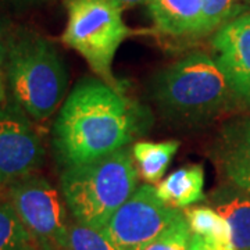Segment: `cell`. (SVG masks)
<instances>
[{
    "label": "cell",
    "mask_w": 250,
    "mask_h": 250,
    "mask_svg": "<svg viewBox=\"0 0 250 250\" xmlns=\"http://www.w3.org/2000/svg\"><path fill=\"white\" fill-rule=\"evenodd\" d=\"M41 1H45V0H0L1 4H6L9 7H13V9H25L29 6L38 4Z\"/></svg>",
    "instance_id": "cell-21"
},
{
    "label": "cell",
    "mask_w": 250,
    "mask_h": 250,
    "mask_svg": "<svg viewBox=\"0 0 250 250\" xmlns=\"http://www.w3.org/2000/svg\"><path fill=\"white\" fill-rule=\"evenodd\" d=\"M203 0H152L149 13L156 28L170 36L196 35Z\"/></svg>",
    "instance_id": "cell-11"
},
{
    "label": "cell",
    "mask_w": 250,
    "mask_h": 250,
    "mask_svg": "<svg viewBox=\"0 0 250 250\" xmlns=\"http://www.w3.org/2000/svg\"><path fill=\"white\" fill-rule=\"evenodd\" d=\"M215 210L231 229L235 250H250V196L248 192L221 189L213 195Z\"/></svg>",
    "instance_id": "cell-13"
},
{
    "label": "cell",
    "mask_w": 250,
    "mask_h": 250,
    "mask_svg": "<svg viewBox=\"0 0 250 250\" xmlns=\"http://www.w3.org/2000/svg\"><path fill=\"white\" fill-rule=\"evenodd\" d=\"M236 7V0H203L202 18L196 36L211 34L232 20Z\"/></svg>",
    "instance_id": "cell-18"
},
{
    "label": "cell",
    "mask_w": 250,
    "mask_h": 250,
    "mask_svg": "<svg viewBox=\"0 0 250 250\" xmlns=\"http://www.w3.org/2000/svg\"><path fill=\"white\" fill-rule=\"evenodd\" d=\"M17 102L7 99L0 106V188L36 174L45 160V149Z\"/></svg>",
    "instance_id": "cell-8"
},
{
    "label": "cell",
    "mask_w": 250,
    "mask_h": 250,
    "mask_svg": "<svg viewBox=\"0 0 250 250\" xmlns=\"http://www.w3.org/2000/svg\"><path fill=\"white\" fill-rule=\"evenodd\" d=\"M11 99L34 121H46L65 100L68 72L54 45L28 29L11 32L3 65Z\"/></svg>",
    "instance_id": "cell-2"
},
{
    "label": "cell",
    "mask_w": 250,
    "mask_h": 250,
    "mask_svg": "<svg viewBox=\"0 0 250 250\" xmlns=\"http://www.w3.org/2000/svg\"><path fill=\"white\" fill-rule=\"evenodd\" d=\"M156 193L174 208H184L205 199V170L202 166H187L159 182Z\"/></svg>",
    "instance_id": "cell-12"
},
{
    "label": "cell",
    "mask_w": 250,
    "mask_h": 250,
    "mask_svg": "<svg viewBox=\"0 0 250 250\" xmlns=\"http://www.w3.org/2000/svg\"><path fill=\"white\" fill-rule=\"evenodd\" d=\"M0 250H38L9 200H0Z\"/></svg>",
    "instance_id": "cell-16"
},
{
    "label": "cell",
    "mask_w": 250,
    "mask_h": 250,
    "mask_svg": "<svg viewBox=\"0 0 250 250\" xmlns=\"http://www.w3.org/2000/svg\"><path fill=\"white\" fill-rule=\"evenodd\" d=\"M218 157L228 181L250 193V120L223 131Z\"/></svg>",
    "instance_id": "cell-10"
},
{
    "label": "cell",
    "mask_w": 250,
    "mask_h": 250,
    "mask_svg": "<svg viewBox=\"0 0 250 250\" xmlns=\"http://www.w3.org/2000/svg\"><path fill=\"white\" fill-rule=\"evenodd\" d=\"M7 83H6V77L4 72L0 68V106L7 102Z\"/></svg>",
    "instance_id": "cell-23"
},
{
    "label": "cell",
    "mask_w": 250,
    "mask_h": 250,
    "mask_svg": "<svg viewBox=\"0 0 250 250\" xmlns=\"http://www.w3.org/2000/svg\"><path fill=\"white\" fill-rule=\"evenodd\" d=\"M193 235L189 229L185 215L168 228L159 238H156L142 250H190Z\"/></svg>",
    "instance_id": "cell-19"
},
{
    "label": "cell",
    "mask_w": 250,
    "mask_h": 250,
    "mask_svg": "<svg viewBox=\"0 0 250 250\" xmlns=\"http://www.w3.org/2000/svg\"><path fill=\"white\" fill-rule=\"evenodd\" d=\"M138 103L96 78H85L65 98L53 125V150L64 168L99 160L126 147L146 129Z\"/></svg>",
    "instance_id": "cell-1"
},
{
    "label": "cell",
    "mask_w": 250,
    "mask_h": 250,
    "mask_svg": "<svg viewBox=\"0 0 250 250\" xmlns=\"http://www.w3.org/2000/svg\"><path fill=\"white\" fill-rule=\"evenodd\" d=\"M184 215L192 235L200 236L224 250H235L229 225L215 208L207 206L188 207Z\"/></svg>",
    "instance_id": "cell-14"
},
{
    "label": "cell",
    "mask_w": 250,
    "mask_h": 250,
    "mask_svg": "<svg viewBox=\"0 0 250 250\" xmlns=\"http://www.w3.org/2000/svg\"><path fill=\"white\" fill-rule=\"evenodd\" d=\"M7 200L35 242L38 250H62L68 232V207L43 177L31 175L7 188Z\"/></svg>",
    "instance_id": "cell-6"
},
{
    "label": "cell",
    "mask_w": 250,
    "mask_h": 250,
    "mask_svg": "<svg viewBox=\"0 0 250 250\" xmlns=\"http://www.w3.org/2000/svg\"><path fill=\"white\" fill-rule=\"evenodd\" d=\"M179 149L178 141L163 142H138L132 147L135 161L138 163L139 174L149 184H157L164 177L168 164Z\"/></svg>",
    "instance_id": "cell-15"
},
{
    "label": "cell",
    "mask_w": 250,
    "mask_h": 250,
    "mask_svg": "<svg viewBox=\"0 0 250 250\" xmlns=\"http://www.w3.org/2000/svg\"><path fill=\"white\" fill-rule=\"evenodd\" d=\"M131 34L123 20V7L113 0H67L64 45L86 60L100 80L116 86L113 62L117 50Z\"/></svg>",
    "instance_id": "cell-5"
},
{
    "label": "cell",
    "mask_w": 250,
    "mask_h": 250,
    "mask_svg": "<svg viewBox=\"0 0 250 250\" xmlns=\"http://www.w3.org/2000/svg\"><path fill=\"white\" fill-rule=\"evenodd\" d=\"M10 35H11V32L0 21V68H3V65L6 62L7 50H9Z\"/></svg>",
    "instance_id": "cell-20"
},
{
    "label": "cell",
    "mask_w": 250,
    "mask_h": 250,
    "mask_svg": "<svg viewBox=\"0 0 250 250\" xmlns=\"http://www.w3.org/2000/svg\"><path fill=\"white\" fill-rule=\"evenodd\" d=\"M138 175L132 150L126 147L99 160L64 168L60 188L74 221L103 231L138 189Z\"/></svg>",
    "instance_id": "cell-3"
},
{
    "label": "cell",
    "mask_w": 250,
    "mask_h": 250,
    "mask_svg": "<svg viewBox=\"0 0 250 250\" xmlns=\"http://www.w3.org/2000/svg\"><path fill=\"white\" fill-rule=\"evenodd\" d=\"M211 45L215 62L232 92L250 100V13L218 28Z\"/></svg>",
    "instance_id": "cell-9"
},
{
    "label": "cell",
    "mask_w": 250,
    "mask_h": 250,
    "mask_svg": "<svg viewBox=\"0 0 250 250\" xmlns=\"http://www.w3.org/2000/svg\"><path fill=\"white\" fill-rule=\"evenodd\" d=\"M229 85L214 59L192 53L157 74L152 96L163 114L179 124H202L227 103Z\"/></svg>",
    "instance_id": "cell-4"
},
{
    "label": "cell",
    "mask_w": 250,
    "mask_h": 250,
    "mask_svg": "<svg viewBox=\"0 0 250 250\" xmlns=\"http://www.w3.org/2000/svg\"><path fill=\"white\" fill-rule=\"evenodd\" d=\"M190 250H224L221 248H217L213 243L205 241L203 238L200 236H195L193 235V239H192V249Z\"/></svg>",
    "instance_id": "cell-22"
},
{
    "label": "cell",
    "mask_w": 250,
    "mask_h": 250,
    "mask_svg": "<svg viewBox=\"0 0 250 250\" xmlns=\"http://www.w3.org/2000/svg\"><path fill=\"white\" fill-rule=\"evenodd\" d=\"M62 250H120L102 229L83 224H70Z\"/></svg>",
    "instance_id": "cell-17"
},
{
    "label": "cell",
    "mask_w": 250,
    "mask_h": 250,
    "mask_svg": "<svg viewBox=\"0 0 250 250\" xmlns=\"http://www.w3.org/2000/svg\"><path fill=\"white\" fill-rule=\"evenodd\" d=\"M117 4H120L123 9L129 7V6H136V4H150L152 0H113Z\"/></svg>",
    "instance_id": "cell-24"
},
{
    "label": "cell",
    "mask_w": 250,
    "mask_h": 250,
    "mask_svg": "<svg viewBox=\"0 0 250 250\" xmlns=\"http://www.w3.org/2000/svg\"><path fill=\"white\" fill-rule=\"evenodd\" d=\"M182 217L184 213L157 196L156 187L141 185L108 220L103 232L120 250H142Z\"/></svg>",
    "instance_id": "cell-7"
}]
</instances>
